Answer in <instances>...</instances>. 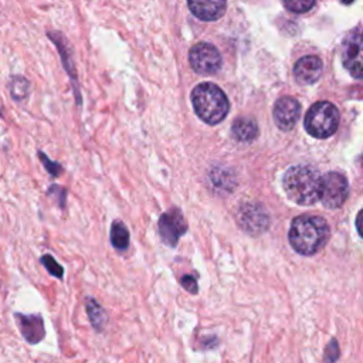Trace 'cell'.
I'll return each mask as SVG.
<instances>
[{
  "label": "cell",
  "instance_id": "cell-6",
  "mask_svg": "<svg viewBox=\"0 0 363 363\" xmlns=\"http://www.w3.org/2000/svg\"><path fill=\"white\" fill-rule=\"evenodd\" d=\"M189 60L197 74L211 75L221 68V55L218 50L208 43H199L193 45Z\"/></svg>",
  "mask_w": 363,
  "mask_h": 363
},
{
  "label": "cell",
  "instance_id": "cell-21",
  "mask_svg": "<svg viewBox=\"0 0 363 363\" xmlns=\"http://www.w3.org/2000/svg\"><path fill=\"white\" fill-rule=\"evenodd\" d=\"M340 356V352H339V345L336 342V339H332L326 347H325V354H323V360L325 363H335Z\"/></svg>",
  "mask_w": 363,
  "mask_h": 363
},
{
  "label": "cell",
  "instance_id": "cell-5",
  "mask_svg": "<svg viewBox=\"0 0 363 363\" xmlns=\"http://www.w3.org/2000/svg\"><path fill=\"white\" fill-rule=\"evenodd\" d=\"M349 194V184L343 174L337 172L326 173L320 179V197L319 200L326 208L335 210L343 206Z\"/></svg>",
  "mask_w": 363,
  "mask_h": 363
},
{
  "label": "cell",
  "instance_id": "cell-12",
  "mask_svg": "<svg viewBox=\"0 0 363 363\" xmlns=\"http://www.w3.org/2000/svg\"><path fill=\"white\" fill-rule=\"evenodd\" d=\"M190 11L204 21L220 18L227 7L225 0H187Z\"/></svg>",
  "mask_w": 363,
  "mask_h": 363
},
{
  "label": "cell",
  "instance_id": "cell-18",
  "mask_svg": "<svg viewBox=\"0 0 363 363\" xmlns=\"http://www.w3.org/2000/svg\"><path fill=\"white\" fill-rule=\"evenodd\" d=\"M284 6L292 13H306L315 4V0H282Z\"/></svg>",
  "mask_w": 363,
  "mask_h": 363
},
{
  "label": "cell",
  "instance_id": "cell-24",
  "mask_svg": "<svg viewBox=\"0 0 363 363\" xmlns=\"http://www.w3.org/2000/svg\"><path fill=\"white\" fill-rule=\"evenodd\" d=\"M342 3H345V4H350V3H353L354 0H340Z\"/></svg>",
  "mask_w": 363,
  "mask_h": 363
},
{
  "label": "cell",
  "instance_id": "cell-1",
  "mask_svg": "<svg viewBox=\"0 0 363 363\" xmlns=\"http://www.w3.org/2000/svg\"><path fill=\"white\" fill-rule=\"evenodd\" d=\"M329 225L319 216L302 214L294 218L289 228V244L301 255L309 257L322 250L329 240Z\"/></svg>",
  "mask_w": 363,
  "mask_h": 363
},
{
  "label": "cell",
  "instance_id": "cell-15",
  "mask_svg": "<svg viewBox=\"0 0 363 363\" xmlns=\"http://www.w3.org/2000/svg\"><path fill=\"white\" fill-rule=\"evenodd\" d=\"M7 88H9V92H10V96L13 101H17V102H21L24 99L28 98V94H30V81L23 77V75H11L10 79H9V84H7Z\"/></svg>",
  "mask_w": 363,
  "mask_h": 363
},
{
  "label": "cell",
  "instance_id": "cell-2",
  "mask_svg": "<svg viewBox=\"0 0 363 363\" xmlns=\"http://www.w3.org/2000/svg\"><path fill=\"white\" fill-rule=\"evenodd\" d=\"M320 179L318 169L311 164H295L284 174L286 196L299 206H312L320 197Z\"/></svg>",
  "mask_w": 363,
  "mask_h": 363
},
{
  "label": "cell",
  "instance_id": "cell-17",
  "mask_svg": "<svg viewBox=\"0 0 363 363\" xmlns=\"http://www.w3.org/2000/svg\"><path fill=\"white\" fill-rule=\"evenodd\" d=\"M86 312L92 326L96 330H101L106 323V313L94 298H86Z\"/></svg>",
  "mask_w": 363,
  "mask_h": 363
},
{
  "label": "cell",
  "instance_id": "cell-14",
  "mask_svg": "<svg viewBox=\"0 0 363 363\" xmlns=\"http://www.w3.org/2000/svg\"><path fill=\"white\" fill-rule=\"evenodd\" d=\"M231 135L237 142L250 143L258 135V126L251 118H238L231 126Z\"/></svg>",
  "mask_w": 363,
  "mask_h": 363
},
{
  "label": "cell",
  "instance_id": "cell-7",
  "mask_svg": "<svg viewBox=\"0 0 363 363\" xmlns=\"http://www.w3.org/2000/svg\"><path fill=\"white\" fill-rule=\"evenodd\" d=\"M237 223L245 233L257 235L268 228L269 217L262 206L245 203L237 211Z\"/></svg>",
  "mask_w": 363,
  "mask_h": 363
},
{
  "label": "cell",
  "instance_id": "cell-8",
  "mask_svg": "<svg viewBox=\"0 0 363 363\" xmlns=\"http://www.w3.org/2000/svg\"><path fill=\"white\" fill-rule=\"evenodd\" d=\"M157 228L162 241L169 247H176L179 238L186 233L187 224L183 214L177 208H172L160 216Z\"/></svg>",
  "mask_w": 363,
  "mask_h": 363
},
{
  "label": "cell",
  "instance_id": "cell-4",
  "mask_svg": "<svg viewBox=\"0 0 363 363\" xmlns=\"http://www.w3.org/2000/svg\"><path fill=\"white\" fill-rule=\"evenodd\" d=\"M303 126L311 136L326 139L332 136L339 126V111L328 101L316 102L306 112Z\"/></svg>",
  "mask_w": 363,
  "mask_h": 363
},
{
  "label": "cell",
  "instance_id": "cell-3",
  "mask_svg": "<svg viewBox=\"0 0 363 363\" xmlns=\"http://www.w3.org/2000/svg\"><path fill=\"white\" fill-rule=\"evenodd\" d=\"M191 102L197 116L208 125L220 123L230 109L223 89L211 82L199 84L191 92Z\"/></svg>",
  "mask_w": 363,
  "mask_h": 363
},
{
  "label": "cell",
  "instance_id": "cell-10",
  "mask_svg": "<svg viewBox=\"0 0 363 363\" xmlns=\"http://www.w3.org/2000/svg\"><path fill=\"white\" fill-rule=\"evenodd\" d=\"M342 60L353 77H362V34L359 27L346 38Z\"/></svg>",
  "mask_w": 363,
  "mask_h": 363
},
{
  "label": "cell",
  "instance_id": "cell-23",
  "mask_svg": "<svg viewBox=\"0 0 363 363\" xmlns=\"http://www.w3.org/2000/svg\"><path fill=\"white\" fill-rule=\"evenodd\" d=\"M356 224H357V231L360 233V213H359V216H357V223H356Z\"/></svg>",
  "mask_w": 363,
  "mask_h": 363
},
{
  "label": "cell",
  "instance_id": "cell-20",
  "mask_svg": "<svg viewBox=\"0 0 363 363\" xmlns=\"http://www.w3.org/2000/svg\"><path fill=\"white\" fill-rule=\"evenodd\" d=\"M38 153V159L43 162V164H44V167H45V170L52 176V177H57L61 172H62V167H61V164L60 163H57V162H52V160H50L47 156H45V153L44 152H41V150H38L37 152Z\"/></svg>",
  "mask_w": 363,
  "mask_h": 363
},
{
  "label": "cell",
  "instance_id": "cell-22",
  "mask_svg": "<svg viewBox=\"0 0 363 363\" xmlns=\"http://www.w3.org/2000/svg\"><path fill=\"white\" fill-rule=\"evenodd\" d=\"M180 285H182L186 291H189L190 294H197V291H199L197 281H196V278H193V275H183V277L180 278Z\"/></svg>",
  "mask_w": 363,
  "mask_h": 363
},
{
  "label": "cell",
  "instance_id": "cell-13",
  "mask_svg": "<svg viewBox=\"0 0 363 363\" xmlns=\"http://www.w3.org/2000/svg\"><path fill=\"white\" fill-rule=\"evenodd\" d=\"M16 322L24 339L30 343H38L45 335L44 323L40 315L16 313Z\"/></svg>",
  "mask_w": 363,
  "mask_h": 363
},
{
  "label": "cell",
  "instance_id": "cell-11",
  "mask_svg": "<svg viewBox=\"0 0 363 363\" xmlns=\"http://www.w3.org/2000/svg\"><path fill=\"white\" fill-rule=\"evenodd\" d=\"M322 74V61L316 55H306L296 61L294 77L301 85H311L319 79Z\"/></svg>",
  "mask_w": 363,
  "mask_h": 363
},
{
  "label": "cell",
  "instance_id": "cell-19",
  "mask_svg": "<svg viewBox=\"0 0 363 363\" xmlns=\"http://www.w3.org/2000/svg\"><path fill=\"white\" fill-rule=\"evenodd\" d=\"M41 262H43V265L47 268V271L51 274V275H54V277H57V278H62V275H64V268L54 259V257H51V255H43L41 257Z\"/></svg>",
  "mask_w": 363,
  "mask_h": 363
},
{
  "label": "cell",
  "instance_id": "cell-16",
  "mask_svg": "<svg viewBox=\"0 0 363 363\" xmlns=\"http://www.w3.org/2000/svg\"><path fill=\"white\" fill-rule=\"evenodd\" d=\"M111 244L119 251H125L129 247V231L123 223H121V221L112 223Z\"/></svg>",
  "mask_w": 363,
  "mask_h": 363
},
{
  "label": "cell",
  "instance_id": "cell-9",
  "mask_svg": "<svg viewBox=\"0 0 363 363\" xmlns=\"http://www.w3.org/2000/svg\"><path fill=\"white\" fill-rule=\"evenodd\" d=\"M272 115L277 126L281 130H291L301 115V104L291 96H282L279 98L274 108H272Z\"/></svg>",
  "mask_w": 363,
  "mask_h": 363
}]
</instances>
